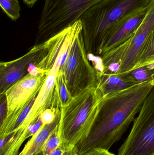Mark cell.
<instances>
[{
    "label": "cell",
    "instance_id": "6da1fadb",
    "mask_svg": "<svg viewBox=\"0 0 154 155\" xmlns=\"http://www.w3.org/2000/svg\"><path fill=\"white\" fill-rule=\"evenodd\" d=\"M154 87V79L104 96L86 139L76 146L78 154L92 149L108 150L122 138Z\"/></svg>",
    "mask_w": 154,
    "mask_h": 155
},
{
    "label": "cell",
    "instance_id": "7a4b0ae2",
    "mask_svg": "<svg viewBox=\"0 0 154 155\" xmlns=\"http://www.w3.org/2000/svg\"><path fill=\"white\" fill-rule=\"evenodd\" d=\"M105 95L98 84L90 86L74 96L61 110L59 132L61 144L74 148L86 139Z\"/></svg>",
    "mask_w": 154,
    "mask_h": 155
},
{
    "label": "cell",
    "instance_id": "3957f363",
    "mask_svg": "<svg viewBox=\"0 0 154 155\" xmlns=\"http://www.w3.org/2000/svg\"><path fill=\"white\" fill-rule=\"evenodd\" d=\"M152 0H102L82 14L83 37L87 53L99 55L105 38L112 27L125 16Z\"/></svg>",
    "mask_w": 154,
    "mask_h": 155
},
{
    "label": "cell",
    "instance_id": "277c9868",
    "mask_svg": "<svg viewBox=\"0 0 154 155\" xmlns=\"http://www.w3.org/2000/svg\"><path fill=\"white\" fill-rule=\"evenodd\" d=\"M29 73L10 87L5 92L6 110L1 120L0 138L11 135L17 128L22 115L27 107L35 100L40 91L48 74L31 65Z\"/></svg>",
    "mask_w": 154,
    "mask_h": 155
},
{
    "label": "cell",
    "instance_id": "5b68a950",
    "mask_svg": "<svg viewBox=\"0 0 154 155\" xmlns=\"http://www.w3.org/2000/svg\"><path fill=\"white\" fill-rule=\"evenodd\" d=\"M154 28V0L143 21L134 34L119 46L100 56L102 71L120 75L130 71L147 37Z\"/></svg>",
    "mask_w": 154,
    "mask_h": 155
},
{
    "label": "cell",
    "instance_id": "8992f818",
    "mask_svg": "<svg viewBox=\"0 0 154 155\" xmlns=\"http://www.w3.org/2000/svg\"><path fill=\"white\" fill-rule=\"evenodd\" d=\"M101 1L45 0L38 25L37 42H43L74 24L87 10Z\"/></svg>",
    "mask_w": 154,
    "mask_h": 155
},
{
    "label": "cell",
    "instance_id": "52a82bcc",
    "mask_svg": "<svg viewBox=\"0 0 154 155\" xmlns=\"http://www.w3.org/2000/svg\"><path fill=\"white\" fill-rule=\"evenodd\" d=\"M118 155H154V87L144 101Z\"/></svg>",
    "mask_w": 154,
    "mask_h": 155
},
{
    "label": "cell",
    "instance_id": "ba28073f",
    "mask_svg": "<svg viewBox=\"0 0 154 155\" xmlns=\"http://www.w3.org/2000/svg\"><path fill=\"white\" fill-rule=\"evenodd\" d=\"M87 54L82 31L73 42L65 63L59 71L63 74L73 97L86 87L97 84L96 71L90 64Z\"/></svg>",
    "mask_w": 154,
    "mask_h": 155
},
{
    "label": "cell",
    "instance_id": "9c48e42d",
    "mask_svg": "<svg viewBox=\"0 0 154 155\" xmlns=\"http://www.w3.org/2000/svg\"><path fill=\"white\" fill-rule=\"evenodd\" d=\"M82 31V22L80 19L74 24L41 43L44 55L36 67L47 74L52 70L59 71L65 63L73 42Z\"/></svg>",
    "mask_w": 154,
    "mask_h": 155
},
{
    "label": "cell",
    "instance_id": "30bf717a",
    "mask_svg": "<svg viewBox=\"0 0 154 155\" xmlns=\"http://www.w3.org/2000/svg\"><path fill=\"white\" fill-rule=\"evenodd\" d=\"M44 55L42 44L34 45L29 51L19 59L0 64V92L1 97L17 81L27 75L29 67L35 66Z\"/></svg>",
    "mask_w": 154,
    "mask_h": 155
},
{
    "label": "cell",
    "instance_id": "8fae6325",
    "mask_svg": "<svg viewBox=\"0 0 154 155\" xmlns=\"http://www.w3.org/2000/svg\"><path fill=\"white\" fill-rule=\"evenodd\" d=\"M149 5L128 14L111 28L104 40L100 56L121 45L134 34L144 19Z\"/></svg>",
    "mask_w": 154,
    "mask_h": 155
},
{
    "label": "cell",
    "instance_id": "7c38bea8",
    "mask_svg": "<svg viewBox=\"0 0 154 155\" xmlns=\"http://www.w3.org/2000/svg\"><path fill=\"white\" fill-rule=\"evenodd\" d=\"M58 72V71L52 70L48 74L47 78L25 119L13 133L20 134L24 132L38 119L44 110L50 108L52 104L56 77Z\"/></svg>",
    "mask_w": 154,
    "mask_h": 155
},
{
    "label": "cell",
    "instance_id": "4fadbf2b",
    "mask_svg": "<svg viewBox=\"0 0 154 155\" xmlns=\"http://www.w3.org/2000/svg\"><path fill=\"white\" fill-rule=\"evenodd\" d=\"M61 111L58 113L54 122L50 124L42 125L27 142L18 155H36L42 152V147L52 132L59 124Z\"/></svg>",
    "mask_w": 154,
    "mask_h": 155
},
{
    "label": "cell",
    "instance_id": "5bb4252c",
    "mask_svg": "<svg viewBox=\"0 0 154 155\" xmlns=\"http://www.w3.org/2000/svg\"><path fill=\"white\" fill-rule=\"evenodd\" d=\"M73 97L67 87L63 74L59 72L56 77L51 107L61 111L70 103Z\"/></svg>",
    "mask_w": 154,
    "mask_h": 155
},
{
    "label": "cell",
    "instance_id": "9a60e30c",
    "mask_svg": "<svg viewBox=\"0 0 154 155\" xmlns=\"http://www.w3.org/2000/svg\"><path fill=\"white\" fill-rule=\"evenodd\" d=\"M96 71L98 84L104 95L119 91L131 85L120 76L105 73L97 70Z\"/></svg>",
    "mask_w": 154,
    "mask_h": 155
},
{
    "label": "cell",
    "instance_id": "2e32d148",
    "mask_svg": "<svg viewBox=\"0 0 154 155\" xmlns=\"http://www.w3.org/2000/svg\"><path fill=\"white\" fill-rule=\"evenodd\" d=\"M152 64H154V28L141 49L136 63L131 71Z\"/></svg>",
    "mask_w": 154,
    "mask_h": 155
},
{
    "label": "cell",
    "instance_id": "e0dca14e",
    "mask_svg": "<svg viewBox=\"0 0 154 155\" xmlns=\"http://www.w3.org/2000/svg\"><path fill=\"white\" fill-rule=\"evenodd\" d=\"M117 76L122 78L131 85L154 79V64L137 68Z\"/></svg>",
    "mask_w": 154,
    "mask_h": 155
},
{
    "label": "cell",
    "instance_id": "ac0fdd59",
    "mask_svg": "<svg viewBox=\"0 0 154 155\" xmlns=\"http://www.w3.org/2000/svg\"><path fill=\"white\" fill-rule=\"evenodd\" d=\"M0 6L11 20L15 21L20 18L21 8L17 0H0Z\"/></svg>",
    "mask_w": 154,
    "mask_h": 155
},
{
    "label": "cell",
    "instance_id": "d6986e66",
    "mask_svg": "<svg viewBox=\"0 0 154 155\" xmlns=\"http://www.w3.org/2000/svg\"><path fill=\"white\" fill-rule=\"evenodd\" d=\"M61 144L59 132V124L56 127L50 135L42 147V155H49L55 149H57Z\"/></svg>",
    "mask_w": 154,
    "mask_h": 155
},
{
    "label": "cell",
    "instance_id": "ffe728a7",
    "mask_svg": "<svg viewBox=\"0 0 154 155\" xmlns=\"http://www.w3.org/2000/svg\"><path fill=\"white\" fill-rule=\"evenodd\" d=\"M60 111V110L51 107L44 110L40 116L42 124L45 125L53 123L56 119L58 113Z\"/></svg>",
    "mask_w": 154,
    "mask_h": 155
},
{
    "label": "cell",
    "instance_id": "44dd1931",
    "mask_svg": "<svg viewBox=\"0 0 154 155\" xmlns=\"http://www.w3.org/2000/svg\"><path fill=\"white\" fill-rule=\"evenodd\" d=\"M76 147L74 148L64 146L61 144L57 149L52 151L49 155H77Z\"/></svg>",
    "mask_w": 154,
    "mask_h": 155
},
{
    "label": "cell",
    "instance_id": "7402d4cb",
    "mask_svg": "<svg viewBox=\"0 0 154 155\" xmlns=\"http://www.w3.org/2000/svg\"><path fill=\"white\" fill-rule=\"evenodd\" d=\"M77 155H115V154L111 153L108 150H105V149H92L89 150L85 153H82L80 154Z\"/></svg>",
    "mask_w": 154,
    "mask_h": 155
},
{
    "label": "cell",
    "instance_id": "603a6c76",
    "mask_svg": "<svg viewBox=\"0 0 154 155\" xmlns=\"http://www.w3.org/2000/svg\"><path fill=\"white\" fill-rule=\"evenodd\" d=\"M24 2L29 7V8H32L35 3L38 0H23Z\"/></svg>",
    "mask_w": 154,
    "mask_h": 155
},
{
    "label": "cell",
    "instance_id": "cb8c5ba5",
    "mask_svg": "<svg viewBox=\"0 0 154 155\" xmlns=\"http://www.w3.org/2000/svg\"><path fill=\"white\" fill-rule=\"evenodd\" d=\"M36 155H42V152H40L39 153H38V154H37Z\"/></svg>",
    "mask_w": 154,
    "mask_h": 155
}]
</instances>
